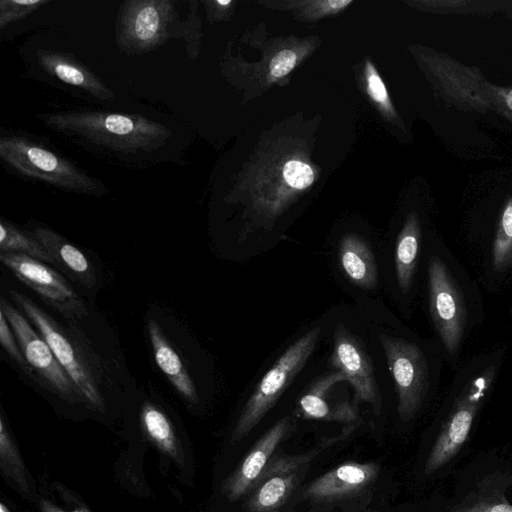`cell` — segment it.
I'll return each instance as SVG.
<instances>
[{
	"instance_id": "3",
	"label": "cell",
	"mask_w": 512,
	"mask_h": 512,
	"mask_svg": "<svg viewBox=\"0 0 512 512\" xmlns=\"http://www.w3.org/2000/svg\"><path fill=\"white\" fill-rule=\"evenodd\" d=\"M379 337L394 383L398 416L402 422H409L441 384L446 365L442 352L433 338L422 339L415 334Z\"/></svg>"
},
{
	"instance_id": "17",
	"label": "cell",
	"mask_w": 512,
	"mask_h": 512,
	"mask_svg": "<svg viewBox=\"0 0 512 512\" xmlns=\"http://www.w3.org/2000/svg\"><path fill=\"white\" fill-rule=\"evenodd\" d=\"M37 62L42 71L67 86L81 89L99 100L114 97L98 76L69 54L40 49L37 51Z\"/></svg>"
},
{
	"instance_id": "27",
	"label": "cell",
	"mask_w": 512,
	"mask_h": 512,
	"mask_svg": "<svg viewBox=\"0 0 512 512\" xmlns=\"http://www.w3.org/2000/svg\"><path fill=\"white\" fill-rule=\"evenodd\" d=\"M283 176L287 184L296 190L308 188L315 178L312 168L297 160H291L285 164Z\"/></svg>"
},
{
	"instance_id": "5",
	"label": "cell",
	"mask_w": 512,
	"mask_h": 512,
	"mask_svg": "<svg viewBox=\"0 0 512 512\" xmlns=\"http://www.w3.org/2000/svg\"><path fill=\"white\" fill-rule=\"evenodd\" d=\"M482 290L502 294L512 288V197L465 230L461 248Z\"/></svg>"
},
{
	"instance_id": "19",
	"label": "cell",
	"mask_w": 512,
	"mask_h": 512,
	"mask_svg": "<svg viewBox=\"0 0 512 512\" xmlns=\"http://www.w3.org/2000/svg\"><path fill=\"white\" fill-rule=\"evenodd\" d=\"M147 329L154 359L159 369L186 401L197 403L196 387L177 351L167 340L155 320L148 321Z\"/></svg>"
},
{
	"instance_id": "7",
	"label": "cell",
	"mask_w": 512,
	"mask_h": 512,
	"mask_svg": "<svg viewBox=\"0 0 512 512\" xmlns=\"http://www.w3.org/2000/svg\"><path fill=\"white\" fill-rule=\"evenodd\" d=\"M320 333V327H315L298 338L262 377L232 430V443L247 436L274 406L305 366L315 349Z\"/></svg>"
},
{
	"instance_id": "32",
	"label": "cell",
	"mask_w": 512,
	"mask_h": 512,
	"mask_svg": "<svg viewBox=\"0 0 512 512\" xmlns=\"http://www.w3.org/2000/svg\"><path fill=\"white\" fill-rule=\"evenodd\" d=\"M505 102L507 107L512 111V89L506 93Z\"/></svg>"
},
{
	"instance_id": "4",
	"label": "cell",
	"mask_w": 512,
	"mask_h": 512,
	"mask_svg": "<svg viewBox=\"0 0 512 512\" xmlns=\"http://www.w3.org/2000/svg\"><path fill=\"white\" fill-rule=\"evenodd\" d=\"M39 118L50 129L122 153L152 152L172 135L166 126L139 115L73 110Z\"/></svg>"
},
{
	"instance_id": "30",
	"label": "cell",
	"mask_w": 512,
	"mask_h": 512,
	"mask_svg": "<svg viewBox=\"0 0 512 512\" xmlns=\"http://www.w3.org/2000/svg\"><path fill=\"white\" fill-rule=\"evenodd\" d=\"M297 56L292 50L278 52L270 63V74L274 78H281L288 74L296 65Z\"/></svg>"
},
{
	"instance_id": "13",
	"label": "cell",
	"mask_w": 512,
	"mask_h": 512,
	"mask_svg": "<svg viewBox=\"0 0 512 512\" xmlns=\"http://www.w3.org/2000/svg\"><path fill=\"white\" fill-rule=\"evenodd\" d=\"M427 231L416 213L408 215L399 231L394 246L396 286L406 310L416 302L423 282L428 240Z\"/></svg>"
},
{
	"instance_id": "21",
	"label": "cell",
	"mask_w": 512,
	"mask_h": 512,
	"mask_svg": "<svg viewBox=\"0 0 512 512\" xmlns=\"http://www.w3.org/2000/svg\"><path fill=\"white\" fill-rule=\"evenodd\" d=\"M346 380L340 371L329 373L303 394L298 403L300 415L309 420L333 421L334 410L328 400L330 388L337 382Z\"/></svg>"
},
{
	"instance_id": "24",
	"label": "cell",
	"mask_w": 512,
	"mask_h": 512,
	"mask_svg": "<svg viewBox=\"0 0 512 512\" xmlns=\"http://www.w3.org/2000/svg\"><path fill=\"white\" fill-rule=\"evenodd\" d=\"M489 480L482 481L480 487L453 505L449 512H512V504L507 500L503 488H497Z\"/></svg>"
},
{
	"instance_id": "8",
	"label": "cell",
	"mask_w": 512,
	"mask_h": 512,
	"mask_svg": "<svg viewBox=\"0 0 512 512\" xmlns=\"http://www.w3.org/2000/svg\"><path fill=\"white\" fill-rule=\"evenodd\" d=\"M182 24L169 0H132L122 4L116 24V42L127 54L154 50L181 37Z\"/></svg>"
},
{
	"instance_id": "10",
	"label": "cell",
	"mask_w": 512,
	"mask_h": 512,
	"mask_svg": "<svg viewBox=\"0 0 512 512\" xmlns=\"http://www.w3.org/2000/svg\"><path fill=\"white\" fill-rule=\"evenodd\" d=\"M348 424L340 435L324 438L309 451L274 457L248 493L249 512H274L283 506L300 482L309 464L325 449L346 438L357 427Z\"/></svg>"
},
{
	"instance_id": "1",
	"label": "cell",
	"mask_w": 512,
	"mask_h": 512,
	"mask_svg": "<svg viewBox=\"0 0 512 512\" xmlns=\"http://www.w3.org/2000/svg\"><path fill=\"white\" fill-rule=\"evenodd\" d=\"M422 288L427 317L445 364L455 371L473 334L486 319L483 290L456 252L431 233Z\"/></svg>"
},
{
	"instance_id": "6",
	"label": "cell",
	"mask_w": 512,
	"mask_h": 512,
	"mask_svg": "<svg viewBox=\"0 0 512 512\" xmlns=\"http://www.w3.org/2000/svg\"><path fill=\"white\" fill-rule=\"evenodd\" d=\"M0 157L20 175L32 178L67 192L102 195L104 184L74 163L25 136L0 138Z\"/></svg>"
},
{
	"instance_id": "35",
	"label": "cell",
	"mask_w": 512,
	"mask_h": 512,
	"mask_svg": "<svg viewBox=\"0 0 512 512\" xmlns=\"http://www.w3.org/2000/svg\"><path fill=\"white\" fill-rule=\"evenodd\" d=\"M372 512H378V511H372Z\"/></svg>"
},
{
	"instance_id": "11",
	"label": "cell",
	"mask_w": 512,
	"mask_h": 512,
	"mask_svg": "<svg viewBox=\"0 0 512 512\" xmlns=\"http://www.w3.org/2000/svg\"><path fill=\"white\" fill-rule=\"evenodd\" d=\"M0 309L15 333L27 371L32 372L43 387L63 399L86 403L82 393L57 361L47 342L33 330L27 319L5 298L0 300Z\"/></svg>"
},
{
	"instance_id": "14",
	"label": "cell",
	"mask_w": 512,
	"mask_h": 512,
	"mask_svg": "<svg viewBox=\"0 0 512 512\" xmlns=\"http://www.w3.org/2000/svg\"><path fill=\"white\" fill-rule=\"evenodd\" d=\"M291 428L289 417L274 423L251 447L245 458L224 480L221 491L229 502H235L252 490Z\"/></svg>"
},
{
	"instance_id": "2",
	"label": "cell",
	"mask_w": 512,
	"mask_h": 512,
	"mask_svg": "<svg viewBox=\"0 0 512 512\" xmlns=\"http://www.w3.org/2000/svg\"><path fill=\"white\" fill-rule=\"evenodd\" d=\"M508 348L497 344L462 361L453 371L444 413L424 472L432 475L448 464L466 443L475 420L499 381Z\"/></svg>"
},
{
	"instance_id": "18",
	"label": "cell",
	"mask_w": 512,
	"mask_h": 512,
	"mask_svg": "<svg viewBox=\"0 0 512 512\" xmlns=\"http://www.w3.org/2000/svg\"><path fill=\"white\" fill-rule=\"evenodd\" d=\"M53 258V264L87 288L97 283L95 269L81 250L48 227L31 232Z\"/></svg>"
},
{
	"instance_id": "26",
	"label": "cell",
	"mask_w": 512,
	"mask_h": 512,
	"mask_svg": "<svg viewBox=\"0 0 512 512\" xmlns=\"http://www.w3.org/2000/svg\"><path fill=\"white\" fill-rule=\"evenodd\" d=\"M48 2V0H1L0 28L4 29L8 25L26 18Z\"/></svg>"
},
{
	"instance_id": "20",
	"label": "cell",
	"mask_w": 512,
	"mask_h": 512,
	"mask_svg": "<svg viewBox=\"0 0 512 512\" xmlns=\"http://www.w3.org/2000/svg\"><path fill=\"white\" fill-rule=\"evenodd\" d=\"M339 265L349 280L363 289H372L377 283V270L373 254L356 235L341 239L338 250Z\"/></svg>"
},
{
	"instance_id": "16",
	"label": "cell",
	"mask_w": 512,
	"mask_h": 512,
	"mask_svg": "<svg viewBox=\"0 0 512 512\" xmlns=\"http://www.w3.org/2000/svg\"><path fill=\"white\" fill-rule=\"evenodd\" d=\"M378 474L379 466L375 462H345L312 481L303 496L317 503L343 500L364 491Z\"/></svg>"
},
{
	"instance_id": "25",
	"label": "cell",
	"mask_w": 512,
	"mask_h": 512,
	"mask_svg": "<svg viewBox=\"0 0 512 512\" xmlns=\"http://www.w3.org/2000/svg\"><path fill=\"white\" fill-rule=\"evenodd\" d=\"M0 459L2 470L20 487L26 489L25 468L2 416L0 418Z\"/></svg>"
},
{
	"instance_id": "12",
	"label": "cell",
	"mask_w": 512,
	"mask_h": 512,
	"mask_svg": "<svg viewBox=\"0 0 512 512\" xmlns=\"http://www.w3.org/2000/svg\"><path fill=\"white\" fill-rule=\"evenodd\" d=\"M1 262L42 300L67 319H81L87 308L68 282L43 262L21 254L1 253Z\"/></svg>"
},
{
	"instance_id": "33",
	"label": "cell",
	"mask_w": 512,
	"mask_h": 512,
	"mask_svg": "<svg viewBox=\"0 0 512 512\" xmlns=\"http://www.w3.org/2000/svg\"><path fill=\"white\" fill-rule=\"evenodd\" d=\"M0 512H10L4 503H0Z\"/></svg>"
},
{
	"instance_id": "15",
	"label": "cell",
	"mask_w": 512,
	"mask_h": 512,
	"mask_svg": "<svg viewBox=\"0 0 512 512\" xmlns=\"http://www.w3.org/2000/svg\"><path fill=\"white\" fill-rule=\"evenodd\" d=\"M332 364L353 386L357 399L372 404L378 413L381 398L370 360L359 342L342 326H338L335 332Z\"/></svg>"
},
{
	"instance_id": "28",
	"label": "cell",
	"mask_w": 512,
	"mask_h": 512,
	"mask_svg": "<svg viewBox=\"0 0 512 512\" xmlns=\"http://www.w3.org/2000/svg\"><path fill=\"white\" fill-rule=\"evenodd\" d=\"M367 92L372 100L381 106L384 111L391 112L392 107L388 97L386 87L379 76L375 67L369 62H366L365 67Z\"/></svg>"
},
{
	"instance_id": "31",
	"label": "cell",
	"mask_w": 512,
	"mask_h": 512,
	"mask_svg": "<svg viewBox=\"0 0 512 512\" xmlns=\"http://www.w3.org/2000/svg\"><path fill=\"white\" fill-rule=\"evenodd\" d=\"M41 511L42 512H84L81 510H74V511H65L56 505H54L52 502L48 500H43L41 502Z\"/></svg>"
},
{
	"instance_id": "23",
	"label": "cell",
	"mask_w": 512,
	"mask_h": 512,
	"mask_svg": "<svg viewBox=\"0 0 512 512\" xmlns=\"http://www.w3.org/2000/svg\"><path fill=\"white\" fill-rule=\"evenodd\" d=\"M0 251L1 253L21 254L53 264L50 253L32 233L24 232L3 219L0 222Z\"/></svg>"
},
{
	"instance_id": "29",
	"label": "cell",
	"mask_w": 512,
	"mask_h": 512,
	"mask_svg": "<svg viewBox=\"0 0 512 512\" xmlns=\"http://www.w3.org/2000/svg\"><path fill=\"white\" fill-rule=\"evenodd\" d=\"M0 343L5 349L7 354L16 362L20 367L27 371V365L24 356L20 350L15 333L10 326L4 312L0 309Z\"/></svg>"
},
{
	"instance_id": "22",
	"label": "cell",
	"mask_w": 512,
	"mask_h": 512,
	"mask_svg": "<svg viewBox=\"0 0 512 512\" xmlns=\"http://www.w3.org/2000/svg\"><path fill=\"white\" fill-rule=\"evenodd\" d=\"M141 423L148 437L175 460L180 458V447L174 429L167 416L151 403L141 410Z\"/></svg>"
},
{
	"instance_id": "9",
	"label": "cell",
	"mask_w": 512,
	"mask_h": 512,
	"mask_svg": "<svg viewBox=\"0 0 512 512\" xmlns=\"http://www.w3.org/2000/svg\"><path fill=\"white\" fill-rule=\"evenodd\" d=\"M9 292L11 298L38 329L57 361L82 393L86 403L102 411L104 400L99 390L98 380L83 351L68 337L59 323L29 297L15 290Z\"/></svg>"
},
{
	"instance_id": "34",
	"label": "cell",
	"mask_w": 512,
	"mask_h": 512,
	"mask_svg": "<svg viewBox=\"0 0 512 512\" xmlns=\"http://www.w3.org/2000/svg\"><path fill=\"white\" fill-rule=\"evenodd\" d=\"M508 313L510 317L512 318V304L509 306Z\"/></svg>"
}]
</instances>
